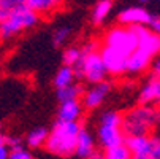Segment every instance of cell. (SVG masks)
<instances>
[{
  "mask_svg": "<svg viewBox=\"0 0 160 159\" xmlns=\"http://www.w3.org/2000/svg\"><path fill=\"white\" fill-rule=\"evenodd\" d=\"M154 110H155V124H154V127H157L160 130V103H157L154 107Z\"/></svg>",
  "mask_w": 160,
  "mask_h": 159,
  "instance_id": "1f68e13d",
  "label": "cell"
},
{
  "mask_svg": "<svg viewBox=\"0 0 160 159\" xmlns=\"http://www.w3.org/2000/svg\"><path fill=\"white\" fill-rule=\"evenodd\" d=\"M151 159H160V137L154 143V148H152V153H151Z\"/></svg>",
  "mask_w": 160,
  "mask_h": 159,
  "instance_id": "f1b7e54d",
  "label": "cell"
},
{
  "mask_svg": "<svg viewBox=\"0 0 160 159\" xmlns=\"http://www.w3.org/2000/svg\"><path fill=\"white\" fill-rule=\"evenodd\" d=\"M11 159H30L32 154L29 151H26L24 148H21V150H16V151H10V156Z\"/></svg>",
  "mask_w": 160,
  "mask_h": 159,
  "instance_id": "484cf974",
  "label": "cell"
},
{
  "mask_svg": "<svg viewBox=\"0 0 160 159\" xmlns=\"http://www.w3.org/2000/svg\"><path fill=\"white\" fill-rule=\"evenodd\" d=\"M95 151V140L87 129L81 127L76 137V146H75V154L78 157H90Z\"/></svg>",
  "mask_w": 160,
  "mask_h": 159,
  "instance_id": "4fadbf2b",
  "label": "cell"
},
{
  "mask_svg": "<svg viewBox=\"0 0 160 159\" xmlns=\"http://www.w3.org/2000/svg\"><path fill=\"white\" fill-rule=\"evenodd\" d=\"M60 3V0H24V5L38 14L51 13Z\"/></svg>",
  "mask_w": 160,
  "mask_h": 159,
  "instance_id": "2e32d148",
  "label": "cell"
},
{
  "mask_svg": "<svg viewBox=\"0 0 160 159\" xmlns=\"http://www.w3.org/2000/svg\"><path fill=\"white\" fill-rule=\"evenodd\" d=\"M105 45L128 57V54L138 46V38L133 34L130 26H121V27L111 29L105 35Z\"/></svg>",
  "mask_w": 160,
  "mask_h": 159,
  "instance_id": "277c9868",
  "label": "cell"
},
{
  "mask_svg": "<svg viewBox=\"0 0 160 159\" xmlns=\"http://www.w3.org/2000/svg\"><path fill=\"white\" fill-rule=\"evenodd\" d=\"M138 102L141 105H157L160 103V78H151L144 87L140 91Z\"/></svg>",
  "mask_w": 160,
  "mask_h": 159,
  "instance_id": "8fae6325",
  "label": "cell"
},
{
  "mask_svg": "<svg viewBox=\"0 0 160 159\" xmlns=\"http://www.w3.org/2000/svg\"><path fill=\"white\" fill-rule=\"evenodd\" d=\"M152 61V56L149 53H146L144 50L136 46L127 57V65H125V72H130V73H140V72H144L149 64Z\"/></svg>",
  "mask_w": 160,
  "mask_h": 159,
  "instance_id": "9c48e42d",
  "label": "cell"
},
{
  "mask_svg": "<svg viewBox=\"0 0 160 159\" xmlns=\"http://www.w3.org/2000/svg\"><path fill=\"white\" fill-rule=\"evenodd\" d=\"M5 139H7V135H3L2 132H0V143H5ZM7 145V143H5Z\"/></svg>",
  "mask_w": 160,
  "mask_h": 159,
  "instance_id": "d6a6232c",
  "label": "cell"
},
{
  "mask_svg": "<svg viewBox=\"0 0 160 159\" xmlns=\"http://www.w3.org/2000/svg\"><path fill=\"white\" fill-rule=\"evenodd\" d=\"M98 41H89L86 46L81 50V54H87V53H92V51H98Z\"/></svg>",
  "mask_w": 160,
  "mask_h": 159,
  "instance_id": "83f0119b",
  "label": "cell"
},
{
  "mask_svg": "<svg viewBox=\"0 0 160 159\" xmlns=\"http://www.w3.org/2000/svg\"><path fill=\"white\" fill-rule=\"evenodd\" d=\"M141 2H149V0H141Z\"/></svg>",
  "mask_w": 160,
  "mask_h": 159,
  "instance_id": "836d02e7",
  "label": "cell"
},
{
  "mask_svg": "<svg viewBox=\"0 0 160 159\" xmlns=\"http://www.w3.org/2000/svg\"><path fill=\"white\" fill-rule=\"evenodd\" d=\"M149 24H151V30L160 35V18L151 19V21H149Z\"/></svg>",
  "mask_w": 160,
  "mask_h": 159,
  "instance_id": "f546056e",
  "label": "cell"
},
{
  "mask_svg": "<svg viewBox=\"0 0 160 159\" xmlns=\"http://www.w3.org/2000/svg\"><path fill=\"white\" fill-rule=\"evenodd\" d=\"M81 56V50L78 48H70V50H67L63 53V62L65 65H73Z\"/></svg>",
  "mask_w": 160,
  "mask_h": 159,
  "instance_id": "cb8c5ba5",
  "label": "cell"
},
{
  "mask_svg": "<svg viewBox=\"0 0 160 159\" xmlns=\"http://www.w3.org/2000/svg\"><path fill=\"white\" fill-rule=\"evenodd\" d=\"M40 14L27 8L26 5H21L10 11V14L0 21V40H10L19 32L30 29L38 24Z\"/></svg>",
  "mask_w": 160,
  "mask_h": 159,
  "instance_id": "7a4b0ae2",
  "label": "cell"
},
{
  "mask_svg": "<svg viewBox=\"0 0 160 159\" xmlns=\"http://www.w3.org/2000/svg\"><path fill=\"white\" fill-rule=\"evenodd\" d=\"M155 124V110L154 105H138L122 116L121 129L124 135H143L149 134Z\"/></svg>",
  "mask_w": 160,
  "mask_h": 159,
  "instance_id": "3957f363",
  "label": "cell"
},
{
  "mask_svg": "<svg viewBox=\"0 0 160 159\" xmlns=\"http://www.w3.org/2000/svg\"><path fill=\"white\" fill-rule=\"evenodd\" d=\"M81 62V70H82V78L89 83H100L106 78L108 70L102 61V56L98 51H92L87 54H81L79 59Z\"/></svg>",
  "mask_w": 160,
  "mask_h": 159,
  "instance_id": "5b68a950",
  "label": "cell"
},
{
  "mask_svg": "<svg viewBox=\"0 0 160 159\" xmlns=\"http://www.w3.org/2000/svg\"><path fill=\"white\" fill-rule=\"evenodd\" d=\"M124 137L125 135L121 127H109V126H103V124H100V127H98V142L103 150L122 143Z\"/></svg>",
  "mask_w": 160,
  "mask_h": 159,
  "instance_id": "7c38bea8",
  "label": "cell"
},
{
  "mask_svg": "<svg viewBox=\"0 0 160 159\" xmlns=\"http://www.w3.org/2000/svg\"><path fill=\"white\" fill-rule=\"evenodd\" d=\"M152 16L149 14L148 10L141 7H132L124 10L119 14V22L122 26H132V24H149Z\"/></svg>",
  "mask_w": 160,
  "mask_h": 159,
  "instance_id": "30bf717a",
  "label": "cell"
},
{
  "mask_svg": "<svg viewBox=\"0 0 160 159\" xmlns=\"http://www.w3.org/2000/svg\"><path fill=\"white\" fill-rule=\"evenodd\" d=\"M21 5H24V0H0V7L8 10V11H11Z\"/></svg>",
  "mask_w": 160,
  "mask_h": 159,
  "instance_id": "d4e9b609",
  "label": "cell"
},
{
  "mask_svg": "<svg viewBox=\"0 0 160 159\" xmlns=\"http://www.w3.org/2000/svg\"><path fill=\"white\" fill-rule=\"evenodd\" d=\"M138 48L144 50L146 53H149L152 57L160 54V35L149 30L146 35H143L141 38H138Z\"/></svg>",
  "mask_w": 160,
  "mask_h": 159,
  "instance_id": "9a60e30c",
  "label": "cell"
},
{
  "mask_svg": "<svg viewBox=\"0 0 160 159\" xmlns=\"http://www.w3.org/2000/svg\"><path fill=\"white\" fill-rule=\"evenodd\" d=\"M82 115V105L78 99L60 102L59 108V119L62 121H78Z\"/></svg>",
  "mask_w": 160,
  "mask_h": 159,
  "instance_id": "5bb4252c",
  "label": "cell"
},
{
  "mask_svg": "<svg viewBox=\"0 0 160 159\" xmlns=\"http://www.w3.org/2000/svg\"><path fill=\"white\" fill-rule=\"evenodd\" d=\"M109 91H111V84L106 83L105 80L100 81V83H95V86L84 94L82 107L87 108V110H94V108H97L98 105H102V102L105 100V97L108 96Z\"/></svg>",
  "mask_w": 160,
  "mask_h": 159,
  "instance_id": "ba28073f",
  "label": "cell"
},
{
  "mask_svg": "<svg viewBox=\"0 0 160 159\" xmlns=\"http://www.w3.org/2000/svg\"><path fill=\"white\" fill-rule=\"evenodd\" d=\"M82 94V87L79 84H68L63 87H57V99L59 102H65V100H73V99H79Z\"/></svg>",
  "mask_w": 160,
  "mask_h": 159,
  "instance_id": "e0dca14e",
  "label": "cell"
},
{
  "mask_svg": "<svg viewBox=\"0 0 160 159\" xmlns=\"http://www.w3.org/2000/svg\"><path fill=\"white\" fill-rule=\"evenodd\" d=\"M103 157H106V159H130L132 154H130V150L127 148V145L122 142L119 145L105 148Z\"/></svg>",
  "mask_w": 160,
  "mask_h": 159,
  "instance_id": "d6986e66",
  "label": "cell"
},
{
  "mask_svg": "<svg viewBox=\"0 0 160 159\" xmlns=\"http://www.w3.org/2000/svg\"><path fill=\"white\" fill-rule=\"evenodd\" d=\"M10 156V148L5 143H0V159H7Z\"/></svg>",
  "mask_w": 160,
  "mask_h": 159,
  "instance_id": "4dcf8cb0",
  "label": "cell"
},
{
  "mask_svg": "<svg viewBox=\"0 0 160 159\" xmlns=\"http://www.w3.org/2000/svg\"><path fill=\"white\" fill-rule=\"evenodd\" d=\"M70 35V29L68 27H60L54 32L52 35V43H54V46H60V45H63V41L67 40V37Z\"/></svg>",
  "mask_w": 160,
  "mask_h": 159,
  "instance_id": "603a6c76",
  "label": "cell"
},
{
  "mask_svg": "<svg viewBox=\"0 0 160 159\" xmlns=\"http://www.w3.org/2000/svg\"><path fill=\"white\" fill-rule=\"evenodd\" d=\"M79 129L81 126L78 124V121L57 119L51 134H48L46 140H44V146L49 153L56 156H62V157L73 156Z\"/></svg>",
  "mask_w": 160,
  "mask_h": 159,
  "instance_id": "6da1fadb",
  "label": "cell"
},
{
  "mask_svg": "<svg viewBox=\"0 0 160 159\" xmlns=\"http://www.w3.org/2000/svg\"><path fill=\"white\" fill-rule=\"evenodd\" d=\"M157 140H158V135L157 137H149L148 134L125 135L124 137V143L130 150V154L133 159H151V153Z\"/></svg>",
  "mask_w": 160,
  "mask_h": 159,
  "instance_id": "8992f818",
  "label": "cell"
},
{
  "mask_svg": "<svg viewBox=\"0 0 160 159\" xmlns=\"http://www.w3.org/2000/svg\"><path fill=\"white\" fill-rule=\"evenodd\" d=\"M48 137V130L46 129H35L27 135V145L30 148H38L41 145H44V140Z\"/></svg>",
  "mask_w": 160,
  "mask_h": 159,
  "instance_id": "44dd1931",
  "label": "cell"
},
{
  "mask_svg": "<svg viewBox=\"0 0 160 159\" xmlns=\"http://www.w3.org/2000/svg\"><path fill=\"white\" fill-rule=\"evenodd\" d=\"M98 53L102 56V61H103V64L106 67L108 73H111V75H121V73L125 72L127 56H124L122 53H119L114 48L108 46V45H103Z\"/></svg>",
  "mask_w": 160,
  "mask_h": 159,
  "instance_id": "52a82bcc",
  "label": "cell"
},
{
  "mask_svg": "<svg viewBox=\"0 0 160 159\" xmlns=\"http://www.w3.org/2000/svg\"><path fill=\"white\" fill-rule=\"evenodd\" d=\"M100 124L109 126V127H121L122 124V115L118 111H106L100 118Z\"/></svg>",
  "mask_w": 160,
  "mask_h": 159,
  "instance_id": "7402d4cb",
  "label": "cell"
},
{
  "mask_svg": "<svg viewBox=\"0 0 160 159\" xmlns=\"http://www.w3.org/2000/svg\"><path fill=\"white\" fill-rule=\"evenodd\" d=\"M111 8H112V0H100V2L95 5L94 13H92L94 24H102V22L106 19V16L109 14Z\"/></svg>",
  "mask_w": 160,
  "mask_h": 159,
  "instance_id": "ac0fdd59",
  "label": "cell"
},
{
  "mask_svg": "<svg viewBox=\"0 0 160 159\" xmlns=\"http://www.w3.org/2000/svg\"><path fill=\"white\" fill-rule=\"evenodd\" d=\"M152 59L154 61H151V64H149L152 67V75L157 77V78H160V54L154 56Z\"/></svg>",
  "mask_w": 160,
  "mask_h": 159,
  "instance_id": "4316f807",
  "label": "cell"
},
{
  "mask_svg": "<svg viewBox=\"0 0 160 159\" xmlns=\"http://www.w3.org/2000/svg\"><path fill=\"white\" fill-rule=\"evenodd\" d=\"M73 80H75V73H73L72 65H63L62 69L57 72L56 78H54V86L56 87H63V86L72 84Z\"/></svg>",
  "mask_w": 160,
  "mask_h": 159,
  "instance_id": "ffe728a7",
  "label": "cell"
}]
</instances>
